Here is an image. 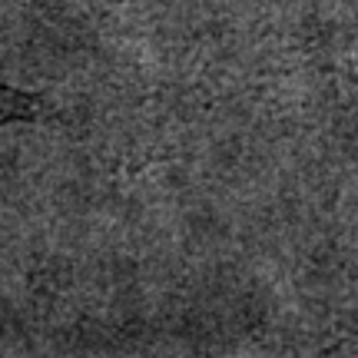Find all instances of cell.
Masks as SVG:
<instances>
[{
  "label": "cell",
  "instance_id": "1",
  "mask_svg": "<svg viewBox=\"0 0 358 358\" xmlns=\"http://www.w3.org/2000/svg\"><path fill=\"white\" fill-rule=\"evenodd\" d=\"M40 113H43V103L37 96L10 87L7 80L0 77V127H7V123H30Z\"/></svg>",
  "mask_w": 358,
  "mask_h": 358
}]
</instances>
